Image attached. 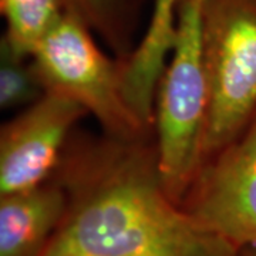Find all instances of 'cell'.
<instances>
[{
	"label": "cell",
	"instance_id": "6da1fadb",
	"mask_svg": "<svg viewBox=\"0 0 256 256\" xmlns=\"http://www.w3.org/2000/svg\"><path fill=\"white\" fill-rule=\"evenodd\" d=\"M60 181L70 206L40 256H238L166 194L146 140L90 146Z\"/></svg>",
	"mask_w": 256,
	"mask_h": 256
},
{
	"label": "cell",
	"instance_id": "7a4b0ae2",
	"mask_svg": "<svg viewBox=\"0 0 256 256\" xmlns=\"http://www.w3.org/2000/svg\"><path fill=\"white\" fill-rule=\"evenodd\" d=\"M202 4L204 0H181L180 3L174 46L156 98L158 170L166 194L180 205L201 164L208 112Z\"/></svg>",
	"mask_w": 256,
	"mask_h": 256
},
{
	"label": "cell",
	"instance_id": "3957f363",
	"mask_svg": "<svg viewBox=\"0 0 256 256\" xmlns=\"http://www.w3.org/2000/svg\"><path fill=\"white\" fill-rule=\"evenodd\" d=\"M202 40L208 112L200 166L256 118V0H204Z\"/></svg>",
	"mask_w": 256,
	"mask_h": 256
},
{
	"label": "cell",
	"instance_id": "277c9868",
	"mask_svg": "<svg viewBox=\"0 0 256 256\" xmlns=\"http://www.w3.org/2000/svg\"><path fill=\"white\" fill-rule=\"evenodd\" d=\"M82 18L66 12L37 46L30 63L46 92L74 101L121 141L146 140L142 124L126 100L122 62L114 63Z\"/></svg>",
	"mask_w": 256,
	"mask_h": 256
},
{
	"label": "cell",
	"instance_id": "5b68a950",
	"mask_svg": "<svg viewBox=\"0 0 256 256\" xmlns=\"http://www.w3.org/2000/svg\"><path fill=\"white\" fill-rule=\"evenodd\" d=\"M181 206L239 250L256 246V118L200 166Z\"/></svg>",
	"mask_w": 256,
	"mask_h": 256
},
{
	"label": "cell",
	"instance_id": "8992f818",
	"mask_svg": "<svg viewBox=\"0 0 256 256\" xmlns=\"http://www.w3.org/2000/svg\"><path fill=\"white\" fill-rule=\"evenodd\" d=\"M87 112L54 92L40 98L3 124L0 132V196L32 190L60 166L73 127Z\"/></svg>",
	"mask_w": 256,
	"mask_h": 256
},
{
	"label": "cell",
	"instance_id": "52a82bcc",
	"mask_svg": "<svg viewBox=\"0 0 256 256\" xmlns=\"http://www.w3.org/2000/svg\"><path fill=\"white\" fill-rule=\"evenodd\" d=\"M60 180L0 196V256H40L67 215Z\"/></svg>",
	"mask_w": 256,
	"mask_h": 256
},
{
	"label": "cell",
	"instance_id": "ba28073f",
	"mask_svg": "<svg viewBox=\"0 0 256 256\" xmlns=\"http://www.w3.org/2000/svg\"><path fill=\"white\" fill-rule=\"evenodd\" d=\"M181 0H154V8L142 40L122 62L126 100L142 124L154 128L158 84L176 34Z\"/></svg>",
	"mask_w": 256,
	"mask_h": 256
},
{
	"label": "cell",
	"instance_id": "9c48e42d",
	"mask_svg": "<svg viewBox=\"0 0 256 256\" xmlns=\"http://www.w3.org/2000/svg\"><path fill=\"white\" fill-rule=\"evenodd\" d=\"M0 12L6 23L2 53L30 60L67 10L63 0H0Z\"/></svg>",
	"mask_w": 256,
	"mask_h": 256
},
{
	"label": "cell",
	"instance_id": "30bf717a",
	"mask_svg": "<svg viewBox=\"0 0 256 256\" xmlns=\"http://www.w3.org/2000/svg\"><path fill=\"white\" fill-rule=\"evenodd\" d=\"M0 54V107L2 110L26 108L46 92L30 60Z\"/></svg>",
	"mask_w": 256,
	"mask_h": 256
},
{
	"label": "cell",
	"instance_id": "8fae6325",
	"mask_svg": "<svg viewBox=\"0 0 256 256\" xmlns=\"http://www.w3.org/2000/svg\"><path fill=\"white\" fill-rule=\"evenodd\" d=\"M66 10L76 14L101 36L110 40L112 46L122 44L120 0H63Z\"/></svg>",
	"mask_w": 256,
	"mask_h": 256
},
{
	"label": "cell",
	"instance_id": "7c38bea8",
	"mask_svg": "<svg viewBox=\"0 0 256 256\" xmlns=\"http://www.w3.org/2000/svg\"><path fill=\"white\" fill-rule=\"evenodd\" d=\"M238 256H256V246L245 248L239 250Z\"/></svg>",
	"mask_w": 256,
	"mask_h": 256
}]
</instances>
